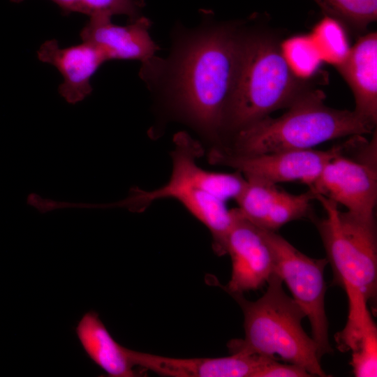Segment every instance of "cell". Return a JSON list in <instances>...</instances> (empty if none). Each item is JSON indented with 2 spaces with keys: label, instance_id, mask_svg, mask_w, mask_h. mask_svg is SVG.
I'll list each match as a JSON object with an SVG mask.
<instances>
[{
  "label": "cell",
  "instance_id": "obj_5",
  "mask_svg": "<svg viewBox=\"0 0 377 377\" xmlns=\"http://www.w3.org/2000/svg\"><path fill=\"white\" fill-rule=\"evenodd\" d=\"M326 213L316 223L334 272V283L346 294H358L368 302L376 297L377 239L376 222H369L319 194L314 195Z\"/></svg>",
  "mask_w": 377,
  "mask_h": 377
},
{
  "label": "cell",
  "instance_id": "obj_2",
  "mask_svg": "<svg viewBox=\"0 0 377 377\" xmlns=\"http://www.w3.org/2000/svg\"><path fill=\"white\" fill-rule=\"evenodd\" d=\"M320 90L306 91L279 117L267 116L235 133L232 148L239 154L313 149L342 137L371 133L374 126L354 110L325 104Z\"/></svg>",
  "mask_w": 377,
  "mask_h": 377
},
{
  "label": "cell",
  "instance_id": "obj_23",
  "mask_svg": "<svg viewBox=\"0 0 377 377\" xmlns=\"http://www.w3.org/2000/svg\"><path fill=\"white\" fill-rule=\"evenodd\" d=\"M312 376L304 368L295 364H281L276 359L269 361L257 374V377H308Z\"/></svg>",
  "mask_w": 377,
  "mask_h": 377
},
{
  "label": "cell",
  "instance_id": "obj_19",
  "mask_svg": "<svg viewBox=\"0 0 377 377\" xmlns=\"http://www.w3.org/2000/svg\"><path fill=\"white\" fill-rule=\"evenodd\" d=\"M18 2L21 0H13ZM66 14L77 12L92 17H111L126 15L131 21L139 17L141 2L138 0H52Z\"/></svg>",
  "mask_w": 377,
  "mask_h": 377
},
{
  "label": "cell",
  "instance_id": "obj_24",
  "mask_svg": "<svg viewBox=\"0 0 377 377\" xmlns=\"http://www.w3.org/2000/svg\"><path fill=\"white\" fill-rule=\"evenodd\" d=\"M27 203L36 208L40 213H45L62 208H101V204L56 201L51 199L43 198L38 194L33 193L27 196Z\"/></svg>",
  "mask_w": 377,
  "mask_h": 377
},
{
  "label": "cell",
  "instance_id": "obj_22",
  "mask_svg": "<svg viewBox=\"0 0 377 377\" xmlns=\"http://www.w3.org/2000/svg\"><path fill=\"white\" fill-rule=\"evenodd\" d=\"M350 365L356 377L377 376V330L374 320L365 325L361 337L351 350Z\"/></svg>",
  "mask_w": 377,
  "mask_h": 377
},
{
  "label": "cell",
  "instance_id": "obj_12",
  "mask_svg": "<svg viewBox=\"0 0 377 377\" xmlns=\"http://www.w3.org/2000/svg\"><path fill=\"white\" fill-rule=\"evenodd\" d=\"M150 22L144 17L126 26L114 24L111 17H92L80 31L82 42L99 50L106 61L140 60L143 64L154 58L158 49L149 29Z\"/></svg>",
  "mask_w": 377,
  "mask_h": 377
},
{
  "label": "cell",
  "instance_id": "obj_8",
  "mask_svg": "<svg viewBox=\"0 0 377 377\" xmlns=\"http://www.w3.org/2000/svg\"><path fill=\"white\" fill-rule=\"evenodd\" d=\"M332 158L309 188L347 212L369 222H376L374 211L377 200V138L376 132L367 141L361 136L356 155H345L347 148Z\"/></svg>",
  "mask_w": 377,
  "mask_h": 377
},
{
  "label": "cell",
  "instance_id": "obj_11",
  "mask_svg": "<svg viewBox=\"0 0 377 377\" xmlns=\"http://www.w3.org/2000/svg\"><path fill=\"white\" fill-rule=\"evenodd\" d=\"M135 367L170 377H257L272 357L231 353L221 357L176 358L128 349Z\"/></svg>",
  "mask_w": 377,
  "mask_h": 377
},
{
  "label": "cell",
  "instance_id": "obj_16",
  "mask_svg": "<svg viewBox=\"0 0 377 377\" xmlns=\"http://www.w3.org/2000/svg\"><path fill=\"white\" fill-rule=\"evenodd\" d=\"M246 184L236 202L239 214L260 227L281 190L276 184L263 180L246 178Z\"/></svg>",
  "mask_w": 377,
  "mask_h": 377
},
{
  "label": "cell",
  "instance_id": "obj_1",
  "mask_svg": "<svg viewBox=\"0 0 377 377\" xmlns=\"http://www.w3.org/2000/svg\"><path fill=\"white\" fill-rule=\"evenodd\" d=\"M242 38L226 27L195 31L176 50L169 89L187 119L209 136L223 129L226 108L232 91L240 57Z\"/></svg>",
  "mask_w": 377,
  "mask_h": 377
},
{
  "label": "cell",
  "instance_id": "obj_20",
  "mask_svg": "<svg viewBox=\"0 0 377 377\" xmlns=\"http://www.w3.org/2000/svg\"><path fill=\"white\" fill-rule=\"evenodd\" d=\"M312 200L315 196L311 190L296 195L281 190L260 228L275 232L285 224L307 216Z\"/></svg>",
  "mask_w": 377,
  "mask_h": 377
},
{
  "label": "cell",
  "instance_id": "obj_14",
  "mask_svg": "<svg viewBox=\"0 0 377 377\" xmlns=\"http://www.w3.org/2000/svg\"><path fill=\"white\" fill-rule=\"evenodd\" d=\"M337 68L354 95V111L374 126L377 121V34L361 37Z\"/></svg>",
  "mask_w": 377,
  "mask_h": 377
},
{
  "label": "cell",
  "instance_id": "obj_15",
  "mask_svg": "<svg viewBox=\"0 0 377 377\" xmlns=\"http://www.w3.org/2000/svg\"><path fill=\"white\" fill-rule=\"evenodd\" d=\"M75 332L88 357L109 376H139L130 359L128 348L113 339L96 312L86 313L78 322Z\"/></svg>",
  "mask_w": 377,
  "mask_h": 377
},
{
  "label": "cell",
  "instance_id": "obj_21",
  "mask_svg": "<svg viewBox=\"0 0 377 377\" xmlns=\"http://www.w3.org/2000/svg\"><path fill=\"white\" fill-rule=\"evenodd\" d=\"M281 49L292 71L300 79L312 76L322 61L311 36L292 37L284 41Z\"/></svg>",
  "mask_w": 377,
  "mask_h": 377
},
{
  "label": "cell",
  "instance_id": "obj_10",
  "mask_svg": "<svg viewBox=\"0 0 377 377\" xmlns=\"http://www.w3.org/2000/svg\"><path fill=\"white\" fill-rule=\"evenodd\" d=\"M235 219L228 234L226 254L232 262L227 285L231 295L260 288L275 272V260L261 229L233 209Z\"/></svg>",
  "mask_w": 377,
  "mask_h": 377
},
{
  "label": "cell",
  "instance_id": "obj_4",
  "mask_svg": "<svg viewBox=\"0 0 377 377\" xmlns=\"http://www.w3.org/2000/svg\"><path fill=\"white\" fill-rule=\"evenodd\" d=\"M302 85L273 40L261 36L242 38L222 131L235 134L276 110L289 108L306 91Z\"/></svg>",
  "mask_w": 377,
  "mask_h": 377
},
{
  "label": "cell",
  "instance_id": "obj_13",
  "mask_svg": "<svg viewBox=\"0 0 377 377\" xmlns=\"http://www.w3.org/2000/svg\"><path fill=\"white\" fill-rule=\"evenodd\" d=\"M37 56L61 73L64 81L59 93L71 104L82 101L91 93V77L106 61L102 52L89 43L61 48L54 39L43 43Z\"/></svg>",
  "mask_w": 377,
  "mask_h": 377
},
{
  "label": "cell",
  "instance_id": "obj_6",
  "mask_svg": "<svg viewBox=\"0 0 377 377\" xmlns=\"http://www.w3.org/2000/svg\"><path fill=\"white\" fill-rule=\"evenodd\" d=\"M174 144L172 172L165 184L151 191L133 188L126 198L105 204L106 208L121 207L132 212H140L155 200L163 198L176 200L196 188L205 190L226 202L237 200L246 184V179L241 172L237 170L232 173L213 172L199 166L196 160L202 149L186 133H177Z\"/></svg>",
  "mask_w": 377,
  "mask_h": 377
},
{
  "label": "cell",
  "instance_id": "obj_9",
  "mask_svg": "<svg viewBox=\"0 0 377 377\" xmlns=\"http://www.w3.org/2000/svg\"><path fill=\"white\" fill-rule=\"evenodd\" d=\"M346 142L327 150L313 149L288 150L257 154H239L226 148L213 149L209 161L228 166L241 172L245 178H253L274 184L299 181L309 188L325 165L344 151Z\"/></svg>",
  "mask_w": 377,
  "mask_h": 377
},
{
  "label": "cell",
  "instance_id": "obj_7",
  "mask_svg": "<svg viewBox=\"0 0 377 377\" xmlns=\"http://www.w3.org/2000/svg\"><path fill=\"white\" fill-rule=\"evenodd\" d=\"M260 229L272 251L275 272L288 286L293 300L310 321L311 337L317 344L319 358L332 353L325 308L324 271L328 263L327 258H310L275 232Z\"/></svg>",
  "mask_w": 377,
  "mask_h": 377
},
{
  "label": "cell",
  "instance_id": "obj_3",
  "mask_svg": "<svg viewBox=\"0 0 377 377\" xmlns=\"http://www.w3.org/2000/svg\"><path fill=\"white\" fill-rule=\"evenodd\" d=\"M267 283L266 292L256 301L247 300L243 294L232 295L244 313V338L230 341L231 353L278 355L312 376H325L317 344L302 327L304 311L283 290V281L276 272Z\"/></svg>",
  "mask_w": 377,
  "mask_h": 377
},
{
  "label": "cell",
  "instance_id": "obj_17",
  "mask_svg": "<svg viewBox=\"0 0 377 377\" xmlns=\"http://www.w3.org/2000/svg\"><path fill=\"white\" fill-rule=\"evenodd\" d=\"M310 36L322 60L335 66L343 61L350 49L341 22L327 15L316 25Z\"/></svg>",
  "mask_w": 377,
  "mask_h": 377
},
{
  "label": "cell",
  "instance_id": "obj_18",
  "mask_svg": "<svg viewBox=\"0 0 377 377\" xmlns=\"http://www.w3.org/2000/svg\"><path fill=\"white\" fill-rule=\"evenodd\" d=\"M325 15L359 29L377 17V0H313Z\"/></svg>",
  "mask_w": 377,
  "mask_h": 377
}]
</instances>
